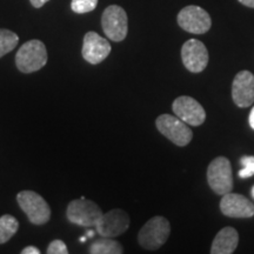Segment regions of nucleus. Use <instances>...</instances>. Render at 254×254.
<instances>
[{
	"instance_id": "f257e3e1",
	"label": "nucleus",
	"mask_w": 254,
	"mask_h": 254,
	"mask_svg": "<svg viewBox=\"0 0 254 254\" xmlns=\"http://www.w3.org/2000/svg\"><path fill=\"white\" fill-rule=\"evenodd\" d=\"M47 63V50L43 41L33 39L21 45L15 55V66L23 73L39 71Z\"/></svg>"
},
{
	"instance_id": "f03ea898",
	"label": "nucleus",
	"mask_w": 254,
	"mask_h": 254,
	"mask_svg": "<svg viewBox=\"0 0 254 254\" xmlns=\"http://www.w3.org/2000/svg\"><path fill=\"white\" fill-rule=\"evenodd\" d=\"M171 234V225L166 218L153 217L148 220L138 234V243L142 249L159 250L168 240Z\"/></svg>"
},
{
	"instance_id": "7ed1b4c3",
	"label": "nucleus",
	"mask_w": 254,
	"mask_h": 254,
	"mask_svg": "<svg viewBox=\"0 0 254 254\" xmlns=\"http://www.w3.org/2000/svg\"><path fill=\"white\" fill-rule=\"evenodd\" d=\"M20 208L34 225H44L51 219V208L46 200L33 190H21L17 194Z\"/></svg>"
},
{
	"instance_id": "20e7f679",
	"label": "nucleus",
	"mask_w": 254,
	"mask_h": 254,
	"mask_svg": "<svg viewBox=\"0 0 254 254\" xmlns=\"http://www.w3.org/2000/svg\"><path fill=\"white\" fill-rule=\"evenodd\" d=\"M155 126L161 134L179 147L189 145L193 138L192 129L177 116L161 114L155 120Z\"/></svg>"
},
{
	"instance_id": "39448f33",
	"label": "nucleus",
	"mask_w": 254,
	"mask_h": 254,
	"mask_svg": "<svg viewBox=\"0 0 254 254\" xmlns=\"http://www.w3.org/2000/svg\"><path fill=\"white\" fill-rule=\"evenodd\" d=\"M207 182L217 194L224 195L233 190L232 165L227 158L218 157L211 161L207 168Z\"/></svg>"
},
{
	"instance_id": "423d86ee",
	"label": "nucleus",
	"mask_w": 254,
	"mask_h": 254,
	"mask_svg": "<svg viewBox=\"0 0 254 254\" xmlns=\"http://www.w3.org/2000/svg\"><path fill=\"white\" fill-rule=\"evenodd\" d=\"M101 215H103V211L99 206L84 196L72 200L67 206V211H66V217L68 221L82 227L95 226Z\"/></svg>"
},
{
	"instance_id": "0eeeda50",
	"label": "nucleus",
	"mask_w": 254,
	"mask_h": 254,
	"mask_svg": "<svg viewBox=\"0 0 254 254\" xmlns=\"http://www.w3.org/2000/svg\"><path fill=\"white\" fill-rule=\"evenodd\" d=\"M101 26L110 40L123 41L128 32V18L125 9L118 5H111L104 11Z\"/></svg>"
},
{
	"instance_id": "6e6552de",
	"label": "nucleus",
	"mask_w": 254,
	"mask_h": 254,
	"mask_svg": "<svg viewBox=\"0 0 254 254\" xmlns=\"http://www.w3.org/2000/svg\"><path fill=\"white\" fill-rule=\"evenodd\" d=\"M129 224H131V219L127 212L116 208L107 213H103L94 227L100 237L116 238L125 233L128 230Z\"/></svg>"
},
{
	"instance_id": "1a4fd4ad",
	"label": "nucleus",
	"mask_w": 254,
	"mask_h": 254,
	"mask_svg": "<svg viewBox=\"0 0 254 254\" xmlns=\"http://www.w3.org/2000/svg\"><path fill=\"white\" fill-rule=\"evenodd\" d=\"M178 24L184 31L193 34H204L212 26L211 17L200 6L190 5L178 14Z\"/></svg>"
},
{
	"instance_id": "9d476101",
	"label": "nucleus",
	"mask_w": 254,
	"mask_h": 254,
	"mask_svg": "<svg viewBox=\"0 0 254 254\" xmlns=\"http://www.w3.org/2000/svg\"><path fill=\"white\" fill-rule=\"evenodd\" d=\"M172 110L178 118L189 126H200L206 119V112L201 104L189 95L177 98L172 104Z\"/></svg>"
},
{
	"instance_id": "9b49d317",
	"label": "nucleus",
	"mask_w": 254,
	"mask_h": 254,
	"mask_svg": "<svg viewBox=\"0 0 254 254\" xmlns=\"http://www.w3.org/2000/svg\"><path fill=\"white\" fill-rule=\"evenodd\" d=\"M184 66L192 73H200L207 67L208 52L204 43L196 39H190L182 47Z\"/></svg>"
},
{
	"instance_id": "f8f14e48",
	"label": "nucleus",
	"mask_w": 254,
	"mask_h": 254,
	"mask_svg": "<svg viewBox=\"0 0 254 254\" xmlns=\"http://www.w3.org/2000/svg\"><path fill=\"white\" fill-rule=\"evenodd\" d=\"M111 53V44L109 40L100 37L99 34L91 31L87 32L82 41V58L92 65H97L104 62Z\"/></svg>"
},
{
	"instance_id": "ddd939ff",
	"label": "nucleus",
	"mask_w": 254,
	"mask_h": 254,
	"mask_svg": "<svg viewBox=\"0 0 254 254\" xmlns=\"http://www.w3.org/2000/svg\"><path fill=\"white\" fill-rule=\"evenodd\" d=\"M232 98L240 109L250 107L254 101V74L250 71H240L232 84Z\"/></svg>"
},
{
	"instance_id": "4468645a",
	"label": "nucleus",
	"mask_w": 254,
	"mask_h": 254,
	"mask_svg": "<svg viewBox=\"0 0 254 254\" xmlns=\"http://www.w3.org/2000/svg\"><path fill=\"white\" fill-rule=\"evenodd\" d=\"M220 211L226 217L237 219L252 218L254 215V204L246 196L238 193H226L220 201Z\"/></svg>"
},
{
	"instance_id": "2eb2a0df",
	"label": "nucleus",
	"mask_w": 254,
	"mask_h": 254,
	"mask_svg": "<svg viewBox=\"0 0 254 254\" xmlns=\"http://www.w3.org/2000/svg\"><path fill=\"white\" fill-rule=\"evenodd\" d=\"M239 243V234L233 227H224L218 232L212 243V254H231L237 250Z\"/></svg>"
},
{
	"instance_id": "dca6fc26",
	"label": "nucleus",
	"mask_w": 254,
	"mask_h": 254,
	"mask_svg": "<svg viewBox=\"0 0 254 254\" xmlns=\"http://www.w3.org/2000/svg\"><path fill=\"white\" fill-rule=\"evenodd\" d=\"M88 252L91 254H122L124 249L118 241L113 240V238L101 237V239L91 244Z\"/></svg>"
},
{
	"instance_id": "f3484780",
	"label": "nucleus",
	"mask_w": 254,
	"mask_h": 254,
	"mask_svg": "<svg viewBox=\"0 0 254 254\" xmlns=\"http://www.w3.org/2000/svg\"><path fill=\"white\" fill-rule=\"evenodd\" d=\"M19 222L13 215L4 214L0 217V244H5L18 232Z\"/></svg>"
},
{
	"instance_id": "a211bd4d",
	"label": "nucleus",
	"mask_w": 254,
	"mask_h": 254,
	"mask_svg": "<svg viewBox=\"0 0 254 254\" xmlns=\"http://www.w3.org/2000/svg\"><path fill=\"white\" fill-rule=\"evenodd\" d=\"M19 43V37L14 32L0 28V58L15 49Z\"/></svg>"
},
{
	"instance_id": "6ab92c4d",
	"label": "nucleus",
	"mask_w": 254,
	"mask_h": 254,
	"mask_svg": "<svg viewBox=\"0 0 254 254\" xmlns=\"http://www.w3.org/2000/svg\"><path fill=\"white\" fill-rule=\"evenodd\" d=\"M98 5V0H72L71 8L74 13L84 14L92 12Z\"/></svg>"
},
{
	"instance_id": "aec40b11",
	"label": "nucleus",
	"mask_w": 254,
	"mask_h": 254,
	"mask_svg": "<svg viewBox=\"0 0 254 254\" xmlns=\"http://www.w3.org/2000/svg\"><path fill=\"white\" fill-rule=\"evenodd\" d=\"M240 165L243 168L239 171V177L243 179L251 178L254 176V157L252 155H245L240 159Z\"/></svg>"
},
{
	"instance_id": "412c9836",
	"label": "nucleus",
	"mask_w": 254,
	"mask_h": 254,
	"mask_svg": "<svg viewBox=\"0 0 254 254\" xmlns=\"http://www.w3.org/2000/svg\"><path fill=\"white\" fill-rule=\"evenodd\" d=\"M47 254H67L68 250L63 240H53L47 247Z\"/></svg>"
},
{
	"instance_id": "4be33fe9",
	"label": "nucleus",
	"mask_w": 254,
	"mask_h": 254,
	"mask_svg": "<svg viewBox=\"0 0 254 254\" xmlns=\"http://www.w3.org/2000/svg\"><path fill=\"white\" fill-rule=\"evenodd\" d=\"M40 250L34 246H27L21 251V254H40Z\"/></svg>"
},
{
	"instance_id": "5701e85b",
	"label": "nucleus",
	"mask_w": 254,
	"mask_h": 254,
	"mask_svg": "<svg viewBox=\"0 0 254 254\" xmlns=\"http://www.w3.org/2000/svg\"><path fill=\"white\" fill-rule=\"evenodd\" d=\"M30 1L33 7L40 8V7H43V6L45 5L47 1H50V0H30Z\"/></svg>"
},
{
	"instance_id": "b1692460",
	"label": "nucleus",
	"mask_w": 254,
	"mask_h": 254,
	"mask_svg": "<svg viewBox=\"0 0 254 254\" xmlns=\"http://www.w3.org/2000/svg\"><path fill=\"white\" fill-rule=\"evenodd\" d=\"M239 2H241L243 5L247 6V7L254 8V0H239Z\"/></svg>"
},
{
	"instance_id": "393cba45",
	"label": "nucleus",
	"mask_w": 254,
	"mask_h": 254,
	"mask_svg": "<svg viewBox=\"0 0 254 254\" xmlns=\"http://www.w3.org/2000/svg\"><path fill=\"white\" fill-rule=\"evenodd\" d=\"M249 123H250V126L252 127V128L254 129V107H253L252 111H251V113H250Z\"/></svg>"
},
{
	"instance_id": "a878e982",
	"label": "nucleus",
	"mask_w": 254,
	"mask_h": 254,
	"mask_svg": "<svg viewBox=\"0 0 254 254\" xmlns=\"http://www.w3.org/2000/svg\"><path fill=\"white\" fill-rule=\"evenodd\" d=\"M94 232H92V231H88L87 232V237H90V238H92V237H94Z\"/></svg>"
},
{
	"instance_id": "bb28decb",
	"label": "nucleus",
	"mask_w": 254,
	"mask_h": 254,
	"mask_svg": "<svg viewBox=\"0 0 254 254\" xmlns=\"http://www.w3.org/2000/svg\"><path fill=\"white\" fill-rule=\"evenodd\" d=\"M80 241H82V243H85V241H86V237H81L80 238Z\"/></svg>"
},
{
	"instance_id": "cd10ccee",
	"label": "nucleus",
	"mask_w": 254,
	"mask_h": 254,
	"mask_svg": "<svg viewBox=\"0 0 254 254\" xmlns=\"http://www.w3.org/2000/svg\"><path fill=\"white\" fill-rule=\"evenodd\" d=\"M252 196L254 198V186L252 187Z\"/></svg>"
}]
</instances>
